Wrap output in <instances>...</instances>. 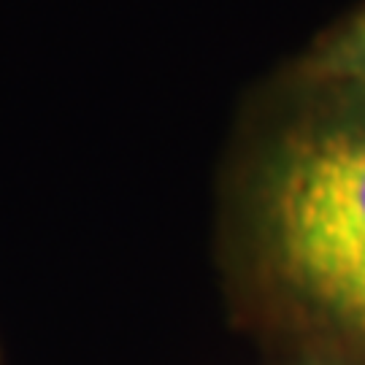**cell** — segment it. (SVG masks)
I'll return each instance as SVG.
<instances>
[{
    "instance_id": "2",
    "label": "cell",
    "mask_w": 365,
    "mask_h": 365,
    "mask_svg": "<svg viewBox=\"0 0 365 365\" xmlns=\"http://www.w3.org/2000/svg\"><path fill=\"white\" fill-rule=\"evenodd\" d=\"M303 76L317 87L365 90V6L314 46Z\"/></svg>"
},
{
    "instance_id": "3",
    "label": "cell",
    "mask_w": 365,
    "mask_h": 365,
    "mask_svg": "<svg viewBox=\"0 0 365 365\" xmlns=\"http://www.w3.org/2000/svg\"><path fill=\"white\" fill-rule=\"evenodd\" d=\"M306 365H309V363H306Z\"/></svg>"
},
{
    "instance_id": "1",
    "label": "cell",
    "mask_w": 365,
    "mask_h": 365,
    "mask_svg": "<svg viewBox=\"0 0 365 365\" xmlns=\"http://www.w3.org/2000/svg\"><path fill=\"white\" fill-rule=\"evenodd\" d=\"M289 125L252 179V230L282 289L365 346V90Z\"/></svg>"
}]
</instances>
